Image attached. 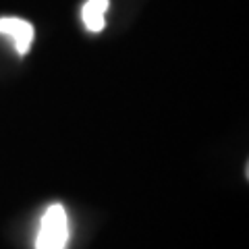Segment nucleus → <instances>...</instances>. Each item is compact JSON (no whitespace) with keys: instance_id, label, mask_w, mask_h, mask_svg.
<instances>
[{"instance_id":"7ed1b4c3","label":"nucleus","mask_w":249,"mask_h":249,"mask_svg":"<svg viewBox=\"0 0 249 249\" xmlns=\"http://www.w3.org/2000/svg\"><path fill=\"white\" fill-rule=\"evenodd\" d=\"M110 6V0H88L81 9L83 25L91 34H100L106 25V11Z\"/></svg>"},{"instance_id":"f257e3e1","label":"nucleus","mask_w":249,"mask_h":249,"mask_svg":"<svg viewBox=\"0 0 249 249\" xmlns=\"http://www.w3.org/2000/svg\"><path fill=\"white\" fill-rule=\"evenodd\" d=\"M69 241V218L60 204H52L42 216L36 249H65Z\"/></svg>"},{"instance_id":"f03ea898","label":"nucleus","mask_w":249,"mask_h":249,"mask_svg":"<svg viewBox=\"0 0 249 249\" xmlns=\"http://www.w3.org/2000/svg\"><path fill=\"white\" fill-rule=\"evenodd\" d=\"M0 34L11 37L19 56H25L34 42V25L19 17H0Z\"/></svg>"}]
</instances>
